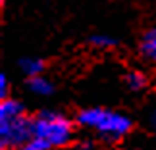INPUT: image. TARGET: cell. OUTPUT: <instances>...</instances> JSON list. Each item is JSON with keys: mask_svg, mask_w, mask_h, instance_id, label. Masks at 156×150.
I'll return each instance as SVG.
<instances>
[{"mask_svg": "<svg viewBox=\"0 0 156 150\" xmlns=\"http://www.w3.org/2000/svg\"><path fill=\"white\" fill-rule=\"evenodd\" d=\"M33 139V117L27 116L25 106L16 98L0 102V148H23Z\"/></svg>", "mask_w": 156, "mask_h": 150, "instance_id": "cell-1", "label": "cell"}, {"mask_svg": "<svg viewBox=\"0 0 156 150\" xmlns=\"http://www.w3.org/2000/svg\"><path fill=\"white\" fill-rule=\"evenodd\" d=\"M77 125L94 131L104 141H119L133 129V121L127 113L98 106L83 108L77 113Z\"/></svg>", "mask_w": 156, "mask_h": 150, "instance_id": "cell-2", "label": "cell"}, {"mask_svg": "<svg viewBox=\"0 0 156 150\" xmlns=\"http://www.w3.org/2000/svg\"><path fill=\"white\" fill-rule=\"evenodd\" d=\"M33 137L46 142L50 148H64L73 142L75 125L64 113L43 110L33 116Z\"/></svg>", "mask_w": 156, "mask_h": 150, "instance_id": "cell-3", "label": "cell"}, {"mask_svg": "<svg viewBox=\"0 0 156 150\" xmlns=\"http://www.w3.org/2000/svg\"><path fill=\"white\" fill-rule=\"evenodd\" d=\"M139 52L141 56L156 65V25L148 27L141 37V43H139Z\"/></svg>", "mask_w": 156, "mask_h": 150, "instance_id": "cell-4", "label": "cell"}, {"mask_svg": "<svg viewBox=\"0 0 156 150\" xmlns=\"http://www.w3.org/2000/svg\"><path fill=\"white\" fill-rule=\"evenodd\" d=\"M27 87H29V91H31L33 94H37V96H50V94L54 92V83L46 75H39V77L29 79Z\"/></svg>", "mask_w": 156, "mask_h": 150, "instance_id": "cell-5", "label": "cell"}, {"mask_svg": "<svg viewBox=\"0 0 156 150\" xmlns=\"http://www.w3.org/2000/svg\"><path fill=\"white\" fill-rule=\"evenodd\" d=\"M44 60L41 58H21L20 62V69L25 73L29 79H33V77H39V75H44Z\"/></svg>", "mask_w": 156, "mask_h": 150, "instance_id": "cell-6", "label": "cell"}, {"mask_svg": "<svg viewBox=\"0 0 156 150\" xmlns=\"http://www.w3.org/2000/svg\"><path fill=\"white\" fill-rule=\"evenodd\" d=\"M123 81H125V85H127V89H129V91H133V92H139V91H143V89L148 85L147 75L143 73V71H139V69L127 71L125 77H123Z\"/></svg>", "mask_w": 156, "mask_h": 150, "instance_id": "cell-7", "label": "cell"}, {"mask_svg": "<svg viewBox=\"0 0 156 150\" xmlns=\"http://www.w3.org/2000/svg\"><path fill=\"white\" fill-rule=\"evenodd\" d=\"M89 44L97 50H114L118 46V40L108 33H97L89 39Z\"/></svg>", "mask_w": 156, "mask_h": 150, "instance_id": "cell-8", "label": "cell"}, {"mask_svg": "<svg viewBox=\"0 0 156 150\" xmlns=\"http://www.w3.org/2000/svg\"><path fill=\"white\" fill-rule=\"evenodd\" d=\"M21 150H50V146L46 145V142H43L41 139H37V137H33Z\"/></svg>", "mask_w": 156, "mask_h": 150, "instance_id": "cell-9", "label": "cell"}, {"mask_svg": "<svg viewBox=\"0 0 156 150\" xmlns=\"http://www.w3.org/2000/svg\"><path fill=\"white\" fill-rule=\"evenodd\" d=\"M10 91V85H8V77H6V73H0V98L2 100H8V92Z\"/></svg>", "mask_w": 156, "mask_h": 150, "instance_id": "cell-10", "label": "cell"}, {"mask_svg": "<svg viewBox=\"0 0 156 150\" xmlns=\"http://www.w3.org/2000/svg\"><path fill=\"white\" fill-rule=\"evenodd\" d=\"M152 125H154V131H156V113L152 116Z\"/></svg>", "mask_w": 156, "mask_h": 150, "instance_id": "cell-11", "label": "cell"}]
</instances>
